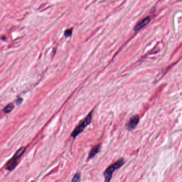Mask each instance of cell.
<instances>
[{"label": "cell", "instance_id": "4", "mask_svg": "<svg viewBox=\"0 0 182 182\" xmlns=\"http://www.w3.org/2000/svg\"><path fill=\"white\" fill-rule=\"evenodd\" d=\"M140 121V117L138 115H134L131 117L128 124H127V129L129 131L133 130L137 126L138 122Z\"/></svg>", "mask_w": 182, "mask_h": 182}, {"label": "cell", "instance_id": "7", "mask_svg": "<svg viewBox=\"0 0 182 182\" xmlns=\"http://www.w3.org/2000/svg\"><path fill=\"white\" fill-rule=\"evenodd\" d=\"M81 180V174L77 173L74 176L71 182H80Z\"/></svg>", "mask_w": 182, "mask_h": 182}, {"label": "cell", "instance_id": "5", "mask_svg": "<svg viewBox=\"0 0 182 182\" xmlns=\"http://www.w3.org/2000/svg\"><path fill=\"white\" fill-rule=\"evenodd\" d=\"M150 21H151V18L149 17H145V18L142 19L140 22H139L136 25L135 27L133 28V30L135 32H137L138 30H141L142 28H143L144 27H145L146 25L149 23Z\"/></svg>", "mask_w": 182, "mask_h": 182}, {"label": "cell", "instance_id": "6", "mask_svg": "<svg viewBox=\"0 0 182 182\" xmlns=\"http://www.w3.org/2000/svg\"><path fill=\"white\" fill-rule=\"evenodd\" d=\"M100 144H99L98 145L94 146L93 147H92L90 151L89 152V155H88V160L93 158L96 154L99 153L100 149Z\"/></svg>", "mask_w": 182, "mask_h": 182}, {"label": "cell", "instance_id": "9", "mask_svg": "<svg viewBox=\"0 0 182 182\" xmlns=\"http://www.w3.org/2000/svg\"><path fill=\"white\" fill-rule=\"evenodd\" d=\"M72 30H66L65 32V36H67V37L70 36L71 34H72Z\"/></svg>", "mask_w": 182, "mask_h": 182}, {"label": "cell", "instance_id": "3", "mask_svg": "<svg viewBox=\"0 0 182 182\" xmlns=\"http://www.w3.org/2000/svg\"><path fill=\"white\" fill-rule=\"evenodd\" d=\"M92 118V112H90L89 115L86 117L84 120L77 126L74 130L73 131L72 133L71 134V136L73 138H75L80 133H81L84 129L86 128L87 126H88L90 124Z\"/></svg>", "mask_w": 182, "mask_h": 182}, {"label": "cell", "instance_id": "8", "mask_svg": "<svg viewBox=\"0 0 182 182\" xmlns=\"http://www.w3.org/2000/svg\"><path fill=\"white\" fill-rule=\"evenodd\" d=\"M14 106L13 105V104H10L7 105V106L5 108V109H4V112H5V113H9L11 111L12 109L14 108Z\"/></svg>", "mask_w": 182, "mask_h": 182}, {"label": "cell", "instance_id": "1", "mask_svg": "<svg viewBox=\"0 0 182 182\" xmlns=\"http://www.w3.org/2000/svg\"><path fill=\"white\" fill-rule=\"evenodd\" d=\"M125 163V161L123 158L119 159L117 162L109 166L104 172L103 175L104 177V182H110L112 179V175L114 171L121 168Z\"/></svg>", "mask_w": 182, "mask_h": 182}, {"label": "cell", "instance_id": "2", "mask_svg": "<svg viewBox=\"0 0 182 182\" xmlns=\"http://www.w3.org/2000/svg\"><path fill=\"white\" fill-rule=\"evenodd\" d=\"M26 150V147H21L17 151L14 155L8 162L5 165V169L8 171H12L18 165L19 159L24 154Z\"/></svg>", "mask_w": 182, "mask_h": 182}]
</instances>
